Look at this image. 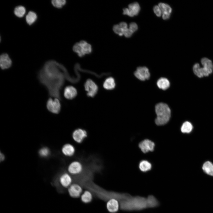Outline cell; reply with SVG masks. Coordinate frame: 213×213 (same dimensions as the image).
Returning <instances> with one entry per match:
<instances>
[{
    "instance_id": "obj_6",
    "label": "cell",
    "mask_w": 213,
    "mask_h": 213,
    "mask_svg": "<svg viewBox=\"0 0 213 213\" xmlns=\"http://www.w3.org/2000/svg\"><path fill=\"white\" fill-rule=\"evenodd\" d=\"M46 107L48 111L52 113H59L61 109V104L59 99L56 98L53 99L49 98L46 103Z\"/></svg>"
},
{
    "instance_id": "obj_32",
    "label": "cell",
    "mask_w": 213,
    "mask_h": 213,
    "mask_svg": "<svg viewBox=\"0 0 213 213\" xmlns=\"http://www.w3.org/2000/svg\"><path fill=\"white\" fill-rule=\"evenodd\" d=\"M50 151L47 147H43L39 151V154L41 156L46 157L49 154Z\"/></svg>"
},
{
    "instance_id": "obj_5",
    "label": "cell",
    "mask_w": 213,
    "mask_h": 213,
    "mask_svg": "<svg viewBox=\"0 0 213 213\" xmlns=\"http://www.w3.org/2000/svg\"><path fill=\"white\" fill-rule=\"evenodd\" d=\"M86 165L79 160H75L72 162L68 165L67 168L68 172L73 178L80 176L84 172Z\"/></svg>"
},
{
    "instance_id": "obj_35",
    "label": "cell",
    "mask_w": 213,
    "mask_h": 213,
    "mask_svg": "<svg viewBox=\"0 0 213 213\" xmlns=\"http://www.w3.org/2000/svg\"><path fill=\"white\" fill-rule=\"evenodd\" d=\"M133 33L130 30L129 28H127L124 31L123 35L127 38L130 37Z\"/></svg>"
},
{
    "instance_id": "obj_24",
    "label": "cell",
    "mask_w": 213,
    "mask_h": 213,
    "mask_svg": "<svg viewBox=\"0 0 213 213\" xmlns=\"http://www.w3.org/2000/svg\"><path fill=\"white\" fill-rule=\"evenodd\" d=\"M37 18L36 14L33 11H30L26 15V20L27 22L29 25L33 24Z\"/></svg>"
},
{
    "instance_id": "obj_10",
    "label": "cell",
    "mask_w": 213,
    "mask_h": 213,
    "mask_svg": "<svg viewBox=\"0 0 213 213\" xmlns=\"http://www.w3.org/2000/svg\"><path fill=\"white\" fill-rule=\"evenodd\" d=\"M83 191L80 185L75 182L72 183L68 188V192L70 196L73 198L80 197Z\"/></svg>"
},
{
    "instance_id": "obj_13",
    "label": "cell",
    "mask_w": 213,
    "mask_h": 213,
    "mask_svg": "<svg viewBox=\"0 0 213 213\" xmlns=\"http://www.w3.org/2000/svg\"><path fill=\"white\" fill-rule=\"evenodd\" d=\"M154 146V143L148 139L144 140L140 142L139 144V147L144 153H146L149 151H153Z\"/></svg>"
},
{
    "instance_id": "obj_15",
    "label": "cell",
    "mask_w": 213,
    "mask_h": 213,
    "mask_svg": "<svg viewBox=\"0 0 213 213\" xmlns=\"http://www.w3.org/2000/svg\"><path fill=\"white\" fill-rule=\"evenodd\" d=\"M119 204L118 201L116 199H110L107 202L106 208L109 212L115 213L118 210Z\"/></svg>"
},
{
    "instance_id": "obj_19",
    "label": "cell",
    "mask_w": 213,
    "mask_h": 213,
    "mask_svg": "<svg viewBox=\"0 0 213 213\" xmlns=\"http://www.w3.org/2000/svg\"><path fill=\"white\" fill-rule=\"evenodd\" d=\"M201 63L203 67L210 74L213 71V64L212 61L209 59L204 57L201 60Z\"/></svg>"
},
{
    "instance_id": "obj_29",
    "label": "cell",
    "mask_w": 213,
    "mask_h": 213,
    "mask_svg": "<svg viewBox=\"0 0 213 213\" xmlns=\"http://www.w3.org/2000/svg\"><path fill=\"white\" fill-rule=\"evenodd\" d=\"M158 6L161 9L162 14L167 13L170 14L172 12L171 8L167 4L160 3L159 4Z\"/></svg>"
},
{
    "instance_id": "obj_27",
    "label": "cell",
    "mask_w": 213,
    "mask_h": 213,
    "mask_svg": "<svg viewBox=\"0 0 213 213\" xmlns=\"http://www.w3.org/2000/svg\"><path fill=\"white\" fill-rule=\"evenodd\" d=\"M147 199L149 208L155 207L159 205L158 201L153 196H149L147 198Z\"/></svg>"
},
{
    "instance_id": "obj_25",
    "label": "cell",
    "mask_w": 213,
    "mask_h": 213,
    "mask_svg": "<svg viewBox=\"0 0 213 213\" xmlns=\"http://www.w3.org/2000/svg\"><path fill=\"white\" fill-rule=\"evenodd\" d=\"M193 126L191 122L186 121L184 122L181 128L182 132L184 133H189L192 130Z\"/></svg>"
},
{
    "instance_id": "obj_3",
    "label": "cell",
    "mask_w": 213,
    "mask_h": 213,
    "mask_svg": "<svg viewBox=\"0 0 213 213\" xmlns=\"http://www.w3.org/2000/svg\"><path fill=\"white\" fill-rule=\"evenodd\" d=\"M155 111L157 115L155 122L157 125H162L168 122L171 117V110L167 104H158L155 106Z\"/></svg>"
},
{
    "instance_id": "obj_11",
    "label": "cell",
    "mask_w": 213,
    "mask_h": 213,
    "mask_svg": "<svg viewBox=\"0 0 213 213\" xmlns=\"http://www.w3.org/2000/svg\"><path fill=\"white\" fill-rule=\"evenodd\" d=\"M134 74L137 78L143 81L148 79L150 76L149 69L145 67H138Z\"/></svg>"
},
{
    "instance_id": "obj_34",
    "label": "cell",
    "mask_w": 213,
    "mask_h": 213,
    "mask_svg": "<svg viewBox=\"0 0 213 213\" xmlns=\"http://www.w3.org/2000/svg\"><path fill=\"white\" fill-rule=\"evenodd\" d=\"M129 28L133 33L137 30L138 29V25L135 23L132 22L130 24Z\"/></svg>"
},
{
    "instance_id": "obj_16",
    "label": "cell",
    "mask_w": 213,
    "mask_h": 213,
    "mask_svg": "<svg viewBox=\"0 0 213 213\" xmlns=\"http://www.w3.org/2000/svg\"><path fill=\"white\" fill-rule=\"evenodd\" d=\"M193 71L195 74L199 78L207 76L210 74L203 67H201L199 64H195L193 67Z\"/></svg>"
},
{
    "instance_id": "obj_26",
    "label": "cell",
    "mask_w": 213,
    "mask_h": 213,
    "mask_svg": "<svg viewBox=\"0 0 213 213\" xmlns=\"http://www.w3.org/2000/svg\"><path fill=\"white\" fill-rule=\"evenodd\" d=\"M140 170L145 172L150 170L151 167V164L147 161H143L140 162L139 165Z\"/></svg>"
},
{
    "instance_id": "obj_9",
    "label": "cell",
    "mask_w": 213,
    "mask_h": 213,
    "mask_svg": "<svg viewBox=\"0 0 213 213\" xmlns=\"http://www.w3.org/2000/svg\"><path fill=\"white\" fill-rule=\"evenodd\" d=\"M140 9V7L138 3L134 2L128 5V8H125L123 9V14L133 17L138 14Z\"/></svg>"
},
{
    "instance_id": "obj_21",
    "label": "cell",
    "mask_w": 213,
    "mask_h": 213,
    "mask_svg": "<svg viewBox=\"0 0 213 213\" xmlns=\"http://www.w3.org/2000/svg\"><path fill=\"white\" fill-rule=\"evenodd\" d=\"M93 196L90 191H85L81 196V201L83 203L88 204L92 201Z\"/></svg>"
},
{
    "instance_id": "obj_22",
    "label": "cell",
    "mask_w": 213,
    "mask_h": 213,
    "mask_svg": "<svg viewBox=\"0 0 213 213\" xmlns=\"http://www.w3.org/2000/svg\"><path fill=\"white\" fill-rule=\"evenodd\" d=\"M170 83L166 78H159L157 82L158 87L163 90L167 89L170 86Z\"/></svg>"
},
{
    "instance_id": "obj_28",
    "label": "cell",
    "mask_w": 213,
    "mask_h": 213,
    "mask_svg": "<svg viewBox=\"0 0 213 213\" xmlns=\"http://www.w3.org/2000/svg\"><path fill=\"white\" fill-rule=\"evenodd\" d=\"M26 12L25 9L22 6H19L16 7L14 9V13L18 17H22L25 14Z\"/></svg>"
},
{
    "instance_id": "obj_1",
    "label": "cell",
    "mask_w": 213,
    "mask_h": 213,
    "mask_svg": "<svg viewBox=\"0 0 213 213\" xmlns=\"http://www.w3.org/2000/svg\"><path fill=\"white\" fill-rule=\"evenodd\" d=\"M66 72L64 67L54 60L46 62L38 72V79L46 88L50 96L61 99L60 90L64 83Z\"/></svg>"
},
{
    "instance_id": "obj_18",
    "label": "cell",
    "mask_w": 213,
    "mask_h": 213,
    "mask_svg": "<svg viewBox=\"0 0 213 213\" xmlns=\"http://www.w3.org/2000/svg\"><path fill=\"white\" fill-rule=\"evenodd\" d=\"M63 154L67 156H73L75 152V149L74 146L70 143H66L63 145L62 148Z\"/></svg>"
},
{
    "instance_id": "obj_30",
    "label": "cell",
    "mask_w": 213,
    "mask_h": 213,
    "mask_svg": "<svg viewBox=\"0 0 213 213\" xmlns=\"http://www.w3.org/2000/svg\"><path fill=\"white\" fill-rule=\"evenodd\" d=\"M127 29L123 28L119 24L114 25L113 27L114 32L120 36L123 35L124 31Z\"/></svg>"
},
{
    "instance_id": "obj_14",
    "label": "cell",
    "mask_w": 213,
    "mask_h": 213,
    "mask_svg": "<svg viewBox=\"0 0 213 213\" xmlns=\"http://www.w3.org/2000/svg\"><path fill=\"white\" fill-rule=\"evenodd\" d=\"M12 61L8 54L6 53L1 54L0 57V65L2 70L9 68L12 66Z\"/></svg>"
},
{
    "instance_id": "obj_7",
    "label": "cell",
    "mask_w": 213,
    "mask_h": 213,
    "mask_svg": "<svg viewBox=\"0 0 213 213\" xmlns=\"http://www.w3.org/2000/svg\"><path fill=\"white\" fill-rule=\"evenodd\" d=\"M88 136V133L85 129L78 128L73 130L72 137L73 140L78 143H81Z\"/></svg>"
},
{
    "instance_id": "obj_17",
    "label": "cell",
    "mask_w": 213,
    "mask_h": 213,
    "mask_svg": "<svg viewBox=\"0 0 213 213\" xmlns=\"http://www.w3.org/2000/svg\"><path fill=\"white\" fill-rule=\"evenodd\" d=\"M77 91L76 88L72 86H66L64 90V97L68 99H72L76 97Z\"/></svg>"
},
{
    "instance_id": "obj_12",
    "label": "cell",
    "mask_w": 213,
    "mask_h": 213,
    "mask_svg": "<svg viewBox=\"0 0 213 213\" xmlns=\"http://www.w3.org/2000/svg\"><path fill=\"white\" fill-rule=\"evenodd\" d=\"M74 181V178L68 172H64L59 178V182L61 185L65 188H68Z\"/></svg>"
},
{
    "instance_id": "obj_2",
    "label": "cell",
    "mask_w": 213,
    "mask_h": 213,
    "mask_svg": "<svg viewBox=\"0 0 213 213\" xmlns=\"http://www.w3.org/2000/svg\"><path fill=\"white\" fill-rule=\"evenodd\" d=\"M120 202V208L125 211L140 210L149 208L147 198L132 196L129 194Z\"/></svg>"
},
{
    "instance_id": "obj_37",
    "label": "cell",
    "mask_w": 213,
    "mask_h": 213,
    "mask_svg": "<svg viewBox=\"0 0 213 213\" xmlns=\"http://www.w3.org/2000/svg\"><path fill=\"white\" fill-rule=\"evenodd\" d=\"M5 157L4 155L1 153H0V160L1 161H3Z\"/></svg>"
},
{
    "instance_id": "obj_31",
    "label": "cell",
    "mask_w": 213,
    "mask_h": 213,
    "mask_svg": "<svg viewBox=\"0 0 213 213\" xmlns=\"http://www.w3.org/2000/svg\"><path fill=\"white\" fill-rule=\"evenodd\" d=\"M51 3L54 7L60 8L66 4V1L65 0H52L51 1Z\"/></svg>"
},
{
    "instance_id": "obj_36",
    "label": "cell",
    "mask_w": 213,
    "mask_h": 213,
    "mask_svg": "<svg viewBox=\"0 0 213 213\" xmlns=\"http://www.w3.org/2000/svg\"><path fill=\"white\" fill-rule=\"evenodd\" d=\"M170 14L165 13L162 14V17L164 20H167L170 17Z\"/></svg>"
},
{
    "instance_id": "obj_33",
    "label": "cell",
    "mask_w": 213,
    "mask_h": 213,
    "mask_svg": "<svg viewBox=\"0 0 213 213\" xmlns=\"http://www.w3.org/2000/svg\"><path fill=\"white\" fill-rule=\"evenodd\" d=\"M153 10L157 16L158 17L161 16L162 12L158 6L155 5L154 6L153 8Z\"/></svg>"
},
{
    "instance_id": "obj_20",
    "label": "cell",
    "mask_w": 213,
    "mask_h": 213,
    "mask_svg": "<svg viewBox=\"0 0 213 213\" xmlns=\"http://www.w3.org/2000/svg\"><path fill=\"white\" fill-rule=\"evenodd\" d=\"M103 86L104 88L107 90L113 89L115 86V83L114 79L110 77L107 78L104 81Z\"/></svg>"
},
{
    "instance_id": "obj_23",
    "label": "cell",
    "mask_w": 213,
    "mask_h": 213,
    "mask_svg": "<svg viewBox=\"0 0 213 213\" xmlns=\"http://www.w3.org/2000/svg\"><path fill=\"white\" fill-rule=\"evenodd\" d=\"M202 168L206 174L213 176V164L211 162L209 161L205 162Z\"/></svg>"
},
{
    "instance_id": "obj_8",
    "label": "cell",
    "mask_w": 213,
    "mask_h": 213,
    "mask_svg": "<svg viewBox=\"0 0 213 213\" xmlns=\"http://www.w3.org/2000/svg\"><path fill=\"white\" fill-rule=\"evenodd\" d=\"M84 88L87 91V95L89 97H93L96 94L98 87L96 83L92 80L88 79L85 82Z\"/></svg>"
},
{
    "instance_id": "obj_4",
    "label": "cell",
    "mask_w": 213,
    "mask_h": 213,
    "mask_svg": "<svg viewBox=\"0 0 213 213\" xmlns=\"http://www.w3.org/2000/svg\"><path fill=\"white\" fill-rule=\"evenodd\" d=\"M72 49L80 57L91 54L92 51L91 45L84 40L75 43L73 45Z\"/></svg>"
}]
</instances>
